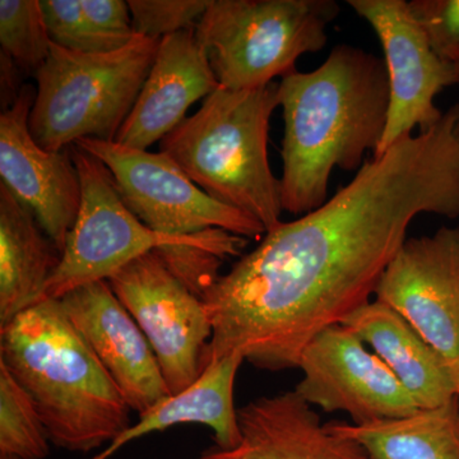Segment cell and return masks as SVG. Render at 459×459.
<instances>
[{"label":"cell","mask_w":459,"mask_h":459,"mask_svg":"<svg viewBox=\"0 0 459 459\" xmlns=\"http://www.w3.org/2000/svg\"><path fill=\"white\" fill-rule=\"evenodd\" d=\"M117 452V449L115 448L113 444H108L107 448L104 449L101 453H99L98 455H95V457L91 459H108L111 457V455H114L115 453Z\"/></svg>","instance_id":"83f0119b"},{"label":"cell","mask_w":459,"mask_h":459,"mask_svg":"<svg viewBox=\"0 0 459 459\" xmlns=\"http://www.w3.org/2000/svg\"><path fill=\"white\" fill-rule=\"evenodd\" d=\"M20 69L14 65L13 59L2 51L0 56V84H2V108L3 110L11 107L20 95Z\"/></svg>","instance_id":"4316f807"},{"label":"cell","mask_w":459,"mask_h":459,"mask_svg":"<svg viewBox=\"0 0 459 459\" xmlns=\"http://www.w3.org/2000/svg\"><path fill=\"white\" fill-rule=\"evenodd\" d=\"M50 439L25 389L0 362V455L45 459Z\"/></svg>","instance_id":"44dd1931"},{"label":"cell","mask_w":459,"mask_h":459,"mask_svg":"<svg viewBox=\"0 0 459 459\" xmlns=\"http://www.w3.org/2000/svg\"><path fill=\"white\" fill-rule=\"evenodd\" d=\"M243 356H225L204 365L201 376L179 394H170L140 415L137 424L114 440L117 449L146 435L178 425H204L212 429L217 448H235L241 440L234 388Z\"/></svg>","instance_id":"d6986e66"},{"label":"cell","mask_w":459,"mask_h":459,"mask_svg":"<svg viewBox=\"0 0 459 459\" xmlns=\"http://www.w3.org/2000/svg\"><path fill=\"white\" fill-rule=\"evenodd\" d=\"M457 385H458V398H459V377H458Z\"/></svg>","instance_id":"4dcf8cb0"},{"label":"cell","mask_w":459,"mask_h":459,"mask_svg":"<svg viewBox=\"0 0 459 459\" xmlns=\"http://www.w3.org/2000/svg\"><path fill=\"white\" fill-rule=\"evenodd\" d=\"M340 9L336 0H211L195 38L220 87L261 89L325 49Z\"/></svg>","instance_id":"52a82bcc"},{"label":"cell","mask_w":459,"mask_h":459,"mask_svg":"<svg viewBox=\"0 0 459 459\" xmlns=\"http://www.w3.org/2000/svg\"><path fill=\"white\" fill-rule=\"evenodd\" d=\"M298 369L303 379L296 394L325 412L343 411L355 425L406 418L420 410L394 371L344 325L314 337Z\"/></svg>","instance_id":"8fae6325"},{"label":"cell","mask_w":459,"mask_h":459,"mask_svg":"<svg viewBox=\"0 0 459 459\" xmlns=\"http://www.w3.org/2000/svg\"><path fill=\"white\" fill-rule=\"evenodd\" d=\"M141 38L110 53H77L51 45L35 74L36 98L30 131L49 151L72 147L83 138L115 141L134 108L160 47Z\"/></svg>","instance_id":"8992f818"},{"label":"cell","mask_w":459,"mask_h":459,"mask_svg":"<svg viewBox=\"0 0 459 459\" xmlns=\"http://www.w3.org/2000/svg\"><path fill=\"white\" fill-rule=\"evenodd\" d=\"M42 17L51 41L77 53H110L84 14L81 0H40Z\"/></svg>","instance_id":"cb8c5ba5"},{"label":"cell","mask_w":459,"mask_h":459,"mask_svg":"<svg viewBox=\"0 0 459 459\" xmlns=\"http://www.w3.org/2000/svg\"><path fill=\"white\" fill-rule=\"evenodd\" d=\"M0 459H20L14 457V455H0Z\"/></svg>","instance_id":"f546056e"},{"label":"cell","mask_w":459,"mask_h":459,"mask_svg":"<svg viewBox=\"0 0 459 459\" xmlns=\"http://www.w3.org/2000/svg\"><path fill=\"white\" fill-rule=\"evenodd\" d=\"M0 44L21 72L35 74L45 65L53 41L40 0H0Z\"/></svg>","instance_id":"7402d4cb"},{"label":"cell","mask_w":459,"mask_h":459,"mask_svg":"<svg viewBox=\"0 0 459 459\" xmlns=\"http://www.w3.org/2000/svg\"><path fill=\"white\" fill-rule=\"evenodd\" d=\"M333 433L355 440L371 459H459V398L406 418L364 425L331 421Z\"/></svg>","instance_id":"ffe728a7"},{"label":"cell","mask_w":459,"mask_h":459,"mask_svg":"<svg viewBox=\"0 0 459 459\" xmlns=\"http://www.w3.org/2000/svg\"><path fill=\"white\" fill-rule=\"evenodd\" d=\"M409 5L435 53L452 62L459 50V0H411Z\"/></svg>","instance_id":"d4e9b609"},{"label":"cell","mask_w":459,"mask_h":459,"mask_svg":"<svg viewBox=\"0 0 459 459\" xmlns=\"http://www.w3.org/2000/svg\"><path fill=\"white\" fill-rule=\"evenodd\" d=\"M74 146L104 162L126 207L159 234L183 238L219 229L262 238L267 232L255 217L208 195L165 153L95 138H83Z\"/></svg>","instance_id":"ba28073f"},{"label":"cell","mask_w":459,"mask_h":459,"mask_svg":"<svg viewBox=\"0 0 459 459\" xmlns=\"http://www.w3.org/2000/svg\"><path fill=\"white\" fill-rule=\"evenodd\" d=\"M452 63L455 65V74H457L458 84H459V50L455 56H452Z\"/></svg>","instance_id":"f1b7e54d"},{"label":"cell","mask_w":459,"mask_h":459,"mask_svg":"<svg viewBox=\"0 0 459 459\" xmlns=\"http://www.w3.org/2000/svg\"><path fill=\"white\" fill-rule=\"evenodd\" d=\"M238 418L240 443L229 451L211 446L198 459H371L360 444L322 424L295 391L247 402Z\"/></svg>","instance_id":"2e32d148"},{"label":"cell","mask_w":459,"mask_h":459,"mask_svg":"<svg viewBox=\"0 0 459 459\" xmlns=\"http://www.w3.org/2000/svg\"><path fill=\"white\" fill-rule=\"evenodd\" d=\"M210 4L211 0H128L135 35L159 40L195 29Z\"/></svg>","instance_id":"603a6c76"},{"label":"cell","mask_w":459,"mask_h":459,"mask_svg":"<svg viewBox=\"0 0 459 459\" xmlns=\"http://www.w3.org/2000/svg\"><path fill=\"white\" fill-rule=\"evenodd\" d=\"M279 101L283 211L304 216L328 201L334 169L359 171L377 152L389 110L385 57L337 45L316 71L283 77Z\"/></svg>","instance_id":"7a4b0ae2"},{"label":"cell","mask_w":459,"mask_h":459,"mask_svg":"<svg viewBox=\"0 0 459 459\" xmlns=\"http://www.w3.org/2000/svg\"><path fill=\"white\" fill-rule=\"evenodd\" d=\"M0 362L59 448L91 452L132 427V410L60 300L45 299L0 327Z\"/></svg>","instance_id":"3957f363"},{"label":"cell","mask_w":459,"mask_h":459,"mask_svg":"<svg viewBox=\"0 0 459 459\" xmlns=\"http://www.w3.org/2000/svg\"><path fill=\"white\" fill-rule=\"evenodd\" d=\"M35 98L36 87L25 84L0 115V177L63 253L80 213V175L71 147L49 151L33 140L29 120Z\"/></svg>","instance_id":"4fadbf2b"},{"label":"cell","mask_w":459,"mask_h":459,"mask_svg":"<svg viewBox=\"0 0 459 459\" xmlns=\"http://www.w3.org/2000/svg\"><path fill=\"white\" fill-rule=\"evenodd\" d=\"M279 107V83L243 91L219 87L160 142V152L208 195L270 231L285 212L281 180L268 159L271 117Z\"/></svg>","instance_id":"5b68a950"},{"label":"cell","mask_w":459,"mask_h":459,"mask_svg":"<svg viewBox=\"0 0 459 459\" xmlns=\"http://www.w3.org/2000/svg\"><path fill=\"white\" fill-rule=\"evenodd\" d=\"M71 151L82 190L80 213L42 300H59L75 289L108 281L150 252L159 253L202 298L219 279L222 263L240 255L246 247L247 238L219 229L183 238L153 231L124 204L104 162L81 148L72 146Z\"/></svg>","instance_id":"277c9868"},{"label":"cell","mask_w":459,"mask_h":459,"mask_svg":"<svg viewBox=\"0 0 459 459\" xmlns=\"http://www.w3.org/2000/svg\"><path fill=\"white\" fill-rule=\"evenodd\" d=\"M377 33L389 80V110L385 134L373 157L439 122L435 99L458 84L455 65L435 53L406 0H347Z\"/></svg>","instance_id":"30bf717a"},{"label":"cell","mask_w":459,"mask_h":459,"mask_svg":"<svg viewBox=\"0 0 459 459\" xmlns=\"http://www.w3.org/2000/svg\"><path fill=\"white\" fill-rule=\"evenodd\" d=\"M459 377V228L404 240L376 290ZM458 386V385H457Z\"/></svg>","instance_id":"7c38bea8"},{"label":"cell","mask_w":459,"mask_h":459,"mask_svg":"<svg viewBox=\"0 0 459 459\" xmlns=\"http://www.w3.org/2000/svg\"><path fill=\"white\" fill-rule=\"evenodd\" d=\"M59 300L129 409L142 415L170 395L152 347L108 281L75 289Z\"/></svg>","instance_id":"5bb4252c"},{"label":"cell","mask_w":459,"mask_h":459,"mask_svg":"<svg viewBox=\"0 0 459 459\" xmlns=\"http://www.w3.org/2000/svg\"><path fill=\"white\" fill-rule=\"evenodd\" d=\"M60 259L32 211L0 183V327L40 303Z\"/></svg>","instance_id":"ac0fdd59"},{"label":"cell","mask_w":459,"mask_h":459,"mask_svg":"<svg viewBox=\"0 0 459 459\" xmlns=\"http://www.w3.org/2000/svg\"><path fill=\"white\" fill-rule=\"evenodd\" d=\"M195 29L165 36L117 143L147 151L170 134L198 100L219 89Z\"/></svg>","instance_id":"9a60e30c"},{"label":"cell","mask_w":459,"mask_h":459,"mask_svg":"<svg viewBox=\"0 0 459 459\" xmlns=\"http://www.w3.org/2000/svg\"><path fill=\"white\" fill-rule=\"evenodd\" d=\"M91 26L110 45L119 50L135 39L131 9L123 0H81Z\"/></svg>","instance_id":"484cf974"},{"label":"cell","mask_w":459,"mask_h":459,"mask_svg":"<svg viewBox=\"0 0 459 459\" xmlns=\"http://www.w3.org/2000/svg\"><path fill=\"white\" fill-rule=\"evenodd\" d=\"M421 213L459 217V104L220 274L202 295L213 331L204 365L238 353L259 369L298 368L314 337L370 303Z\"/></svg>","instance_id":"6da1fadb"},{"label":"cell","mask_w":459,"mask_h":459,"mask_svg":"<svg viewBox=\"0 0 459 459\" xmlns=\"http://www.w3.org/2000/svg\"><path fill=\"white\" fill-rule=\"evenodd\" d=\"M108 282L152 347L170 394L195 383L213 333L202 298L156 252L134 259Z\"/></svg>","instance_id":"9c48e42d"},{"label":"cell","mask_w":459,"mask_h":459,"mask_svg":"<svg viewBox=\"0 0 459 459\" xmlns=\"http://www.w3.org/2000/svg\"><path fill=\"white\" fill-rule=\"evenodd\" d=\"M344 325L394 371L419 409H435L458 397L451 365L388 305L370 301Z\"/></svg>","instance_id":"e0dca14e"}]
</instances>
